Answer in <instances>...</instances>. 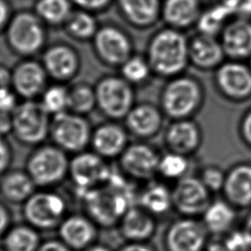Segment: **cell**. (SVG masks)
Listing matches in <instances>:
<instances>
[{
    "mask_svg": "<svg viewBox=\"0 0 251 251\" xmlns=\"http://www.w3.org/2000/svg\"><path fill=\"white\" fill-rule=\"evenodd\" d=\"M223 3L230 10L232 15L251 16V0H224Z\"/></svg>",
    "mask_w": 251,
    "mask_h": 251,
    "instance_id": "b9f144b4",
    "label": "cell"
},
{
    "mask_svg": "<svg viewBox=\"0 0 251 251\" xmlns=\"http://www.w3.org/2000/svg\"><path fill=\"white\" fill-rule=\"evenodd\" d=\"M82 251H111L110 248H108L107 246L105 245H102V244H92L91 246L87 247L86 249L82 250Z\"/></svg>",
    "mask_w": 251,
    "mask_h": 251,
    "instance_id": "f5cc1de1",
    "label": "cell"
},
{
    "mask_svg": "<svg viewBox=\"0 0 251 251\" xmlns=\"http://www.w3.org/2000/svg\"><path fill=\"white\" fill-rule=\"evenodd\" d=\"M200 179L209 189V191H218L224 188L226 176L221 171V169L216 167H209L203 171Z\"/></svg>",
    "mask_w": 251,
    "mask_h": 251,
    "instance_id": "f35d334b",
    "label": "cell"
},
{
    "mask_svg": "<svg viewBox=\"0 0 251 251\" xmlns=\"http://www.w3.org/2000/svg\"><path fill=\"white\" fill-rule=\"evenodd\" d=\"M127 145L128 132L117 121L102 123L92 129L90 139L92 151L105 160L119 158Z\"/></svg>",
    "mask_w": 251,
    "mask_h": 251,
    "instance_id": "2e32d148",
    "label": "cell"
},
{
    "mask_svg": "<svg viewBox=\"0 0 251 251\" xmlns=\"http://www.w3.org/2000/svg\"><path fill=\"white\" fill-rule=\"evenodd\" d=\"M71 2L80 10L96 13L106 9L111 3V0H71Z\"/></svg>",
    "mask_w": 251,
    "mask_h": 251,
    "instance_id": "7bdbcfd3",
    "label": "cell"
},
{
    "mask_svg": "<svg viewBox=\"0 0 251 251\" xmlns=\"http://www.w3.org/2000/svg\"><path fill=\"white\" fill-rule=\"evenodd\" d=\"M41 243L38 229L27 223L11 226L3 240L6 251H37Z\"/></svg>",
    "mask_w": 251,
    "mask_h": 251,
    "instance_id": "f546056e",
    "label": "cell"
},
{
    "mask_svg": "<svg viewBox=\"0 0 251 251\" xmlns=\"http://www.w3.org/2000/svg\"><path fill=\"white\" fill-rule=\"evenodd\" d=\"M60 239L74 251H82L94 244L97 238V225L86 215L67 216L58 227Z\"/></svg>",
    "mask_w": 251,
    "mask_h": 251,
    "instance_id": "e0dca14e",
    "label": "cell"
},
{
    "mask_svg": "<svg viewBox=\"0 0 251 251\" xmlns=\"http://www.w3.org/2000/svg\"><path fill=\"white\" fill-rule=\"evenodd\" d=\"M96 108L94 86L80 81L69 87L68 111L86 116Z\"/></svg>",
    "mask_w": 251,
    "mask_h": 251,
    "instance_id": "d6a6232c",
    "label": "cell"
},
{
    "mask_svg": "<svg viewBox=\"0 0 251 251\" xmlns=\"http://www.w3.org/2000/svg\"><path fill=\"white\" fill-rule=\"evenodd\" d=\"M0 251H6L4 248H0Z\"/></svg>",
    "mask_w": 251,
    "mask_h": 251,
    "instance_id": "11a10c76",
    "label": "cell"
},
{
    "mask_svg": "<svg viewBox=\"0 0 251 251\" xmlns=\"http://www.w3.org/2000/svg\"><path fill=\"white\" fill-rule=\"evenodd\" d=\"M48 25H63L72 14L71 0H37L33 11Z\"/></svg>",
    "mask_w": 251,
    "mask_h": 251,
    "instance_id": "1f68e13d",
    "label": "cell"
},
{
    "mask_svg": "<svg viewBox=\"0 0 251 251\" xmlns=\"http://www.w3.org/2000/svg\"><path fill=\"white\" fill-rule=\"evenodd\" d=\"M165 140L173 152L182 155L190 153L199 145V128L191 121L176 120L167 128Z\"/></svg>",
    "mask_w": 251,
    "mask_h": 251,
    "instance_id": "d4e9b609",
    "label": "cell"
},
{
    "mask_svg": "<svg viewBox=\"0 0 251 251\" xmlns=\"http://www.w3.org/2000/svg\"><path fill=\"white\" fill-rule=\"evenodd\" d=\"M118 251H156L146 242H130L122 246Z\"/></svg>",
    "mask_w": 251,
    "mask_h": 251,
    "instance_id": "c3c4849f",
    "label": "cell"
},
{
    "mask_svg": "<svg viewBox=\"0 0 251 251\" xmlns=\"http://www.w3.org/2000/svg\"><path fill=\"white\" fill-rule=\"evenodd\" d=\"M23 215L26 223L38 230L58 228L67 217V202L55 191L35 190L23 203Z\"/></svg>",
    "mask_w": 251,
    "mask_h": 251,
    "instance_id": "8992f818",
    "label": "cell"
},
{
    "mask_svg": "<svg viewBox=\"0 0 251 251\" xmlns=\"http://www.w3.org/2000/svg\"><path fill=\"white\" fill-rule=\"evenodd\" d=\"M161 156L144 142L128 143L121 154L119 167L123 175L133 179H149L158 173Z\"/></svg>",
    "mask_w": 251,
    "mask_h": 251,
    "instance_id": "5bb4252c",
    "label": "cell"
},
{
    "mask_svg": "<svg viewBox=\"0 0 251 251\" xmlns=\"http://www.w3.org/2000/svg\"><path fill=\"white\" fill-rule=\"evenodd\" d=\"M222 46L232 59L251 56V22L239 19L229 23L223 29Z\"/></svg>",
    "mask_w": 251,
    "mask_h": 251,
    "instance_id": "44dd1931",
    "label": "cell"
},
{
    "mask_svg": "<svg viewBox=\"0 0 251 251\" xmlns=\"http://www.w3.org/2000/svg\"><path fill=\"white\" fill-rule=\"evenodd\" d=\"M151 73L146 58L134 54L120 67V75L132 85L145 82Z\"/></svg>",
    "mask_w": 251,
    "mask_h": 251,
    "instance_id": "d590c367",
    "label": "cell"
},
{
    "mask_svg": "<svg viewBox=\"0 0 251 251\" xmlns=\"http://www.w3.org/2000/svg\"><path fill=\"white\" fill-rule=\"evenodd\" d=\"M93 86L96 108L110 121L124 120L135 104L133 85L121 75H103Z\"/></svg>",
    "mask_w": 251,
    "mask_h": 251,
    "instance_id": "277c9868",
    "label": "cell"
},
{
    "mask_svg": "<svg viewBox=\"0 0 251 251\" xmlns=\"http://www.w3.org/2000/svg\"><path fill=\"white\" fill-rule=\"evenodd\" d=\"M203 224L208 232L216 235L226 234L232 229L236 219L234 207L226 201L211 202L203 213Z\"/></svg>",
    "mask_w": 251,
    "mask_h": 251,
    "instance_id": "83f0119b",
    "label": "cell"
},
{
    "mask_svg": "<svg viewBox=\"0 0 251 251\" xmlns=\"http://www.w3.org/2000/svg\"><path fill=\"white\" fill-rule=\"evenodd\" d=\"M63 27L66 33L73 39L86 41L92 40L99 25L93 13L78 9L72 12Z\"/></svg>",
    "mask_w": 251,
    "mask_h": 251,
    "instance_id": "4dcf8cb0",
    "label": "cell"
},
{
    "mask_svg": "<svg viewBox=\"0 0 251 251\" xmlns=\"http://www.w3.org/2000/svg\"><path fill=\"white\" fill-rule=\"evenodd\" d=\"M224 192L233 207L245 208L251 205V165H239L233 168L224 184Z\"/></svg>",
    "mask_w": 251,
    "mask_h": 251,
    "instance_id": "603a6c76",
    "label": "cell"
},
{
    "mask_svg": "<svg viewBox=\"0 0 251 251\" xmlns=\"http://www.w3.org/2000/svg\"><path fill=\"white\" fill-rule=\"evenodd\" d=\"M69 167L67 152L54 143H42L30 152L25 170L36 187L47 188L61 183L69 176Z\"/></svg>",
    "mask_w": 251,
    "mask_h": 251,
    "instance_id": "3957f363",
    "label": "cell"
},
{
    "mask_svg": "<svg viewBox=\"0 0 251 251\" xmlns=\"http://www.w3.org/2000/svg\"><path fill=\"white\" fill-rule=\"evenodd\" d=\"M139 206L154 217L168 213L173 206L172 192L161 182L150 181L139 193Z\"/></svg>",
    "mask_w": 251,
    "mask_h": 251,
    "instance_id": "f1b7e54d",
    "label": "cell"
},
{
    "mask_svg": "<svg viewBox=\"0 0 251 251\" xmlns=\"http://www.w3.org/2000/svg\"><path fill=\"white\" fill-rule=\"evenodd\" d=\"M120 229L127 241L146 242L155 233V218L139 205L130 206L120 220Z\"/></svg>",
    "mask_w": 251,
    "mask_h": 251,
    "instance_id": "ffe728a7",
    "label": "cell"
},
{
    "mask_svg": "<svg viewBox=\"0 0 251 251\" xmlns=\"http://www.w3.org/2000/svg\"><path fill=\"white\" fill-rule=\"evenodd\" d=\"M241 130L244 139L251 145V111L244 117Z\"/></svg>",
    "mask_w": 251,
    "mask_h": 251,
    "instance_id": "f907efd6",
    "label": "cell"
},
{
    "mask_svg": "<svg viewBox=\"0 0 251 251\" xmlns=\"http://www.w3.org/2000/svg\"><path fill=\"white\" fill-rule=\"evenodd\" d=\"M4 30L7 45L21 57L31 58L45 49L47 42L46 25L34 12H17L11 16Z\"/></svg>",
    "mask_w": 251,
    "mask_h": 251,
    "instance_id": "7a4b0ae2",
    "label": "cell"
},
{
    "mask_svg": "<svg viewBox=\"0 0 251 251\" xmlns=\"http://www.w3.org/2000/svg\"><path fill=\"white\" fill-rule=\"evenodd\" d=\"M223 240L230 251H251V239L243 228L231 229Z\"/></svg>",
    "mask_w": 251,
    "mask_h": 251,
    "instance_id": "74e56055",
    "label": "cell"
},
{
    "mask_svg": "<svg viewBox=\"0 0 251 251\" xmlns=\"http://www.w3.org/2000/svg\"><path fill=\"white\" fill-rule=\"evenodd\" d=\"M11 215L9 209L0 202V236L5 235L8 229L11 227Z\"/></svg>",
    "mask_w": 251,
    "mask_h": 251,
    "instance_id": "f6af8a7d",
    "label": "cell"
},
{
    "mask_svg": "<svg viewBox=\"0 0 251 251\" xmlns=\"http://www.w3.org/2000/svg\"><path fill=\"white\" fill-rule=\"evenodd\" d=\"M13 159V151L5 136L0 135V176L6 173Z\"/></svg>",
    "mask_w": 251,
    "mask_h": 251,
    "instance_id": "ab89813d",
    "label": "cell"
},
{
    "mask_svg": "<svg viewBox=\"0 0 251 251\" xmlns=\"http://www.w3.org/2000/svg\"><path fill=\"white\" fill-rule=\"evenodd\" d=\"M97 59L107 67L119 68L133 55V42L121 26L103 25L98 27L92 40Z\"/></svg>",
    "mask_w": 251,
    "mask_h": 251,
    "instance_id": "ba28073f",
    "label": "cell"
},
{
    "mask_svg": "<svg viewBox=\"0 0 251 251\" xmlns=\"http://www.w3.org/2000/svg\"><path fill=\"white\" fill-rule=\"evenodd\" d=\"M145 58L152 73L174 76L181 73L188 63L189 44L177 29L163 28L148 41Z\"/></svg>",
    "mask_w": 251,
    "mask_h": 251,
    "instance_id": "6da1fadb",
    "label": "cell"
},
{
    "mask_svg": "<svg viewBox=\"0 0 251 251\" xmlns=\"http://www.w3.org/2000/svg\"><path fill=\"white\" fill-rule=\"evenodd\" d=\"M11 88V70L0 64V90Z\"/></svg>",
    "mask_w": 251,
    "mask_h": 251,
    "instance_id": "681fc988",
    "label": "cell"
},
{
    "mask_svg": "<svg viewBox=\"0 0 251 251\" xmlns=\"http://www.w3.org/2000/svg\"><path fill=\"white\" fill-rule=\"evenodd\" d=\"M224 55L222 43L212 35L201 33L189 43V60L198 68H214L222 62Z\"/></svg>",
    "mask_w": 251,
    "mask_h": 251,
    "instance_id": "484cf974",
    "label": "cell"
},
{
    "mask_svg": "<svg viewBox=\"0 0 251 251\" xmlns=\"http://www.w3.org/2000/svg\"><path fill=\"white\" fill-rule=\"evenodd\" d=\"M173 206L182 217L194 218L203 215L209 206V189L200 178L182 176L172 191Z\"/></svg>",
    "mask_w": 251,
    "mask_h": 251,
    "instance_id": "9a60e30c",
    "label": "cell"
},
{
    "mask_svg": "<svg viewBox=\"0 0 251 251\" xmlns=\"http://www.w3.org/2000/svg\"><path fill=\"white\" fill-rule=\"evenodd\" d=\"M12 113L0 111V135L12 132Z\"/></svg>",
    "mask_w": 251,
    "mask_h": 251,
    "instance_id": "bcb514c9",
    "label": "cell"
},
{
    "mask_svg": "<svg viewBox=\"0 0 251 251\" xmlns=\"http://www.w3.org/2000/svg\"><path fill=\"white\" fill-rule=\"evenodd\" d=\"M51 115L38 100H24L12 113V133L26 146H38L50 131Z\"/></svg>",
    "mask_w": 251,
    "mask_h": 251,
    "instance_id": "5b68a950",
    "label": "cell"
},
{
    "mask_svg": "<svg viewBox=\"0 0 251 251\" xmlns=\"http://www.w3.org/2000/svg\"><path fill=\"white\" fill-rule=\"evenodd\" d=\"M242 228L247 232V234L249 235V237L251 239V213L247 216V218L245 220V223H244V226H243Z\"/></svg>",
    "mask_w": 251,
    "mask_h": 251,
    "instance_id": "db71d44e",
    "label": "cell"
},
{
    "mask_svg": "<svg viewBox=\"0 0 251 251\" xmlns=\"http://www.w3.org/2000/svg\"><path fill=\"white\" fill-rule=\"evenodd\" d=\"M205 251H230L225 244L223 239H214L208 241Z\"/></svg>",
    "mask_w": 251,
    "mask_h": 251,
    "instance_id": "816d5d0a",
    "label": "cell"
},
{
    "mask_svg": "<svg viewBox=\"0 0 251 251\" xmlns=\"http://www.w3.org/2000/svg\"><path fill=\"white\" fill-rule=\"evenodd\" d=\"M188 168V162L184 155L170 152L160 158L158 173L167 178H180Z\"/></svg>",
    "mask_w": 251,
    "mask_h": 251,
    "instance_id": "8d00e7d4",
    "label": "cell"
},
{
    "mask_svg": "<svg viewBox=\"0 0 251 251\" xmlns=\"http://www.w3.org/2000/svg\"><path fill=\"white\" fill-rule=\"evenodd\" d=\"M39 101L51 117L68 111L69 87L59 82L48 85L41 94Z\"/></svg>",
    "mask_w": 251,
    "mask_h": 251,
    "instance_id": "836d02e7",
    "label": "cell"
},
{
    "mask_svg": "<svg viewBox=\"0 0 251 251\" xmlns=\"http://www.w3.org/2000/svg\"><path fill=\"white\" fill-rule=\"evenodd\" d=\"M161 15L170 27L184 28L199 19V2L198 0H166Z\"/></svg>",
    "mask_w": 251,
    "mask_h": 251,
    "instance_id": "4316f807",
    "label": "cell"
},
{
    "mask_svg": "<svg viewBox=\"0 0 251 251\" xmlns=\"http://www.w3.org/2000/svg\"><path fill=\"white\" fill-rule=\"evenodd\" d=\"M112 170L106 160L93 151H81L70 159L69 176L73 184L83 192L98 187L108 181Z\"/></svg>",
    "mask_w": 251,
    "mask_h": 251,
    "instance_id": "30bf717a",
    "label": "cell"
},
{
    "mask_svg": "<svg viewBox=\"0 0 251 251\" xmlns=\"http://www.w3.org/2000/svg\"><path fill=\"white\" fill-rule=\"evenodd\" d=\"M48 77L41 62L24 58L11 70V88L24 100H36L48 86Z\"/></svg>",
    "mask_w": 251,
    "mask_h": 251,
    "instance_id": "4fadbf2b",
    "label": "cell"
},
{
    "mask_svg": "<svg viewBox=\"0 0 251 251\" xmlns=\"http://www.w3.org/2000/svg\"><path fill=\"white\" fill-rule=\"evenodd\" d=\"M92 128L85 116L65 111L51 117L49 136L67 153L76 154L90 145Z\"/></svg>",
    "mask_w": 251,
    "mask_h": 251,
    "instance_id": "52a82bcc",
    "label": "cell"
},
{
    "mask_svg": "<svg viewBox=\"0 0 251 251\" xmlns=\"http://www.w3.org/2000/svg\"><path fill=\"white\" fill-rule=\"evenodd\" d=\"M37 251H74L61 239H48L41 243Z\"/></svg>",
    "mask_w": 251,
    "mask_h": 251,
    "instance_id": "ee69618b",
    "label": "cell"
},
{
    "mask_svg": "<svg viewBox=\"0 0 251 251\" xmlns=\"http://www.w3.org/2000/svg\"><path fill=\"white\" fill-rule=\"evenodd\" d=\"M208 230L194 218L182 217L173 222L165 232L166 251H205Z\"/></svg>",
    "mask_w": 251,
    "mask_h": 251,
    "instance_id": "7c38bea8",
    "label": "cell"
},
{
    "mask_svg": "<svg viewBox=\"0 0 251 251\" xmlns=\"http://www.w3.org/2000/svg\"><path fill=\"white\" fill-rule=\"evenodd\" d=\"M230 16H232L230 10L224 3L219 4L199 17L197 20L198 28L201 33L214 36L222 29L225 22Z\"/></svg>",
    "mask_w": 251,
    "mask_h": 251,
    "instance_id": "e575fe53",
    "label": "cell"
},
{
    "mask_svg": "<svg viewBox=\"0 0 251 251\" xmlns=\"http://www.w3.org/2000/svg\"><path fill=\"white\" fill-rule=\"evenodd\" d=\"M41 63L48 76L59 83L73 80L81 67L78 51L73 45L62 41L45 47Z\"/></svg>",
    "mask_w": 251,
    "mask_h": 251,
    "instance_id": "8fae6325",
    "label": "cell"
},
{
    "mask_svg": "<svg viewBox=\"0 0 251 251\" xmlns=\"http://www.w3.org/2000/svg\"><path fill=\"white\" fill-rule=\"evenodd\" d=\"M11 19L10 6L6 0H0V31L5 29Z\"/></svg>",
    "mask_w": 251,
    "mask_h": 251,
    "instance_id": "7dc6e473",
    "label": "cell"
},
{
    "mask_svg": "<svg viewBox=\"0 0 251 251\" xmlns=\"http://www.w3.org/2000/svg\"><path fill=\"white\" fill-rule=\"evenodd\" d=\"M216 78L222 92L231 99H245L251 95V70L241 63L222 65Z\"/></svg>",
    "mask_w": 251,
    "mask_h": 251,
    "instance_id": "ac0fdd59",
    "label": "cell"
},
{
    "mask_svg": "<svg viewBox=\"0 0 251 251\" xmlns=\"http://www.w3.org/2000/svg\"><path fill=\"white\" fill-rule=\"evenodd\" d=\"M201 97L200 86L195 80L186 76H178L164 87L161 95V107L168 117L181 120L198 108Z\"/></svg>",
    "mask_w": 251,
    "mask_h": 251,
    "instance_id": "9c48e42d",
    "label": "cell"
},
{
    "mask_svg": "<svg viewBox=\"0 0 251 251\" xmlns=\"http://www.w3.org/2000/svg\"><path fill=\"white\" fill-rule=\"evenodd\" d=\"M127 132L141 139L154 136L161 128V111L150 103L134 104L124 119Z\"/></svg>",
    "mask_w": 251,
    "mask_h": 251,
    "instance_id": "d6986e66",
    "label": "cell"
},
{
    "mask_svg": "<svg viewBox=\"0 0 251 251\" xmlns=\"http://www.w3.org/2000/svg\"><path fill=\"white\" fill-rule=\"evenodd\" d=\"M118 6L125 21L135 28L153 25L162 10L159 0H118Z\"/></svg>",
    "mask_w": 251,
    "mask_h": 251,
    "instance_id": "7402d4cb",
    "label": "cell"
},
{
    "mask_svg": "<svg viewBox=\"0 0 251 251\" xmlns=\"http://www.w3.org/2000/svg\"><path fill=\"white\" fill-rule=\"evenodd\" d=\"M18 95L12 88H6L0 90V111L13 113L18 105Z\"/></svg>",
    "mask_w": 251,
    "mask_h": 251,
    "instance_id": "60d3db41",
    "label": "cell"
},
{
    "mask_svg": "<svg viewBox=\"0 0 251 251\" xmlns=\"http://www.w3.org/2000/svg\"><path fill=\"white\" fill-rule=\"evenodd\" d=\"M36 190L25 170H8L0 176V195L12 203H25Z\"/></svg>",
    "mask_w": 251,
    "mask_h": 251,
    "instance_id": "cb8c5ba5",
    "label": "cell"
}]
</instances>
